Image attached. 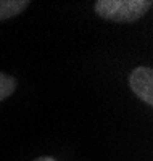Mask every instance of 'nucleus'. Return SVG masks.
<instances>
[{
    "instance_id": "nucleus-1",
    "label": "nucleus",
    "mask_w": 153,
    "mask_h": 161,
    "mask_svg": "<svg viewBox=\"0 0 153 161\" xmlns=\"http://www.w3.org/2000/svg\"><path fill=\"white\" fill-rule=\"evenodd\" d=\"M151 0H97L95 13L113 23H134L151 10Z\"/></svg>"
},
{
    "instance_id": "nucleus-2",
    "label": "nucleus",
    "mask_w": 153,
    "mask_h": 161,
    "mask_svg": "<svg viewBox=\"0 0 153 161\" xmlns=\"http://www.w3.org/2000/svg\"><path fill=\"white\" fill-rule=\"evenodd\" d=\"M129 86L132 92L148 106L153 105V69L137 66L129 74Z\"/></svg>"
},
{
    "instance_id": "nucleus-3",
    "label": "nucleus",
    "mask_w": 153,
    "mask_h": 161,
    "mask_svg": "<svg viewBox=\"0 0 153 161\" xmlns=\"http://www.w3.org/2000/svg\"><path fill=\"white\" fill-rule=\"evenodd\" d=\"M27 5H31L29 0H0V21L20 15L27 8Z\"/></svg>"
},
{
    "instance_id": "nucleus-4",
    "label": "nucleus",
    "mask_w": 153,
    "mask_h": 161,
    "mask_svg": "<svg viewBox=\"0 0 153 161\" xmlns=\"http://www.w3.org/2000/svg\"><path fill=\"white\" fill-rule=\"evenodd\" d=\"M16 86H18V82L13 76L0 73V102L8 98L11 93L16 90Z\"/></svg>"
},
{
    "instance_id": "nucleus-5",
    "label": "nucleus",
    "mask_w": 153,
    "mask_h": 161,
    "mask_svg": "<svg viewBox=\"0 0 153 161\" xmlns=\"http://www.w3.org/2000/svg\"><path fill=\"white\" fill-rule=\"evenodd\" d=\"M34 161H57V159H53L52 156H40V158H37Z\"/></svg>"
}]
</instances>
